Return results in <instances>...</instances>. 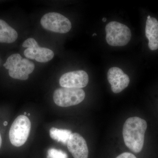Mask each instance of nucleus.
<instances>
[{
	"label": "nucleus",
	"instance_id": "1",
	"mask_svg": "<svg viewBox=\"0 0 158 158\" xmlns=\"http://www.w3.org/2000/svg\"><path fill=\"white\" fill-rule=\"evenodd\" d=\"M147 123L144 119L132 117L127 119L123 130V140L127 147L135 153L141 152L144 144Z\"/></svg>",
	"mask_w": 158,
	"mask_h": 158
},
{
	"label": "nucleus",
	"instance_id": "2",
	"mask_svg": "<svg viewBox=\"0 0 158 158\" xmlns=\"http://www.w3.org/2000/svg\"><path fill=\"white\" fill-rule=\"evenodd\" d=\"M9 70L10 77L13 79L25 81L35 68V65L28 59L23 58L19 54L11 55L3 65Z\"/></svg>",
	"mask_w": 158,
	"mask_h": 158
},
{
	"label": "nucleus",
	"instance_id": "3",
	"mask_svg": "<svg viewBox=\"0 0 158 158\" xmlns=\"http://www.w3.org/2000/svg\"><path fill=\"white\" fill-rule=\"evenodd\" d=\"M106 40L112 46H123L131 40V33L127 26L116 21L111 22L106 27Z\"/></svg>",
	"mask_w": 158,
	"mask_h": 158
},
{
	"label": "nucleus",
	"instance_id": "4",
	"mask_svg": "<svg viewBox=\"0 0 158 158\" xmlns=\"http://www.w3.org/2000/svg\"><path fill=\"white\" fill-rule=\"evenodd\" d=\"M31 122L25 115H20L11 125L9 138L12 145L15 147L22 146L25 143L31 130Z\"/></svg>",
	"mask_w": 158,
	"mask_h": 158
},
{
	"label": "nucleus",
	"instance_id": "5",
	"mask_svg": "<svg viewBox=\"0 0 158 158\" xmlns=\"http://www.w3.org/2000/svg\"><path fill=\"white\" fill-rule=\"evenodd\" d=\"M85 93L81 88H62L55 90L53 100L57 106L67 107L81 102L85 98Z\"/></svg>",
	"mask_w": 158,
	"mask_h": 158
},
{
	"label": "nucleus",
	"instance_id": "6",
	"mask_svg": "<svg viewBox=\"0 0 158 158\" xmlns=\"http://www.w3.org/2000/svg\"><path fill=\"white\" fill-rule=\"evenodd\" d=\"M40 24L46 30L59 34L68 33L72 27L69 20L57 12H49L44 15L40 20Z\"/></svg>",
	"mask_w": 158,
	"mask_h": 158
},
{
	"label": "nucleus",
	"instance_id": "7",
	"mask_svg": "<svg viewBox=\"0 0 158 158\" xmlns=\"http://www.w3.org/2000/svg\"><path fill=\"white\" fill-rule=\"evenodd\" d=\"M89 77L84 70L69 72L62 75L59 84L62 88H81L88 85Z\"/></svg>",
	"mask_w": 158,
	"mask_h": 158
},
{
	"label": "nucleus",
	"instance_id": "8",
	"mask_svg": "<svg viewBox=\"0 0 158 158\" xmlns=\"http://www.w3.org/2000/svg\"><path fill=\"white\" fill-rule=\"evenodd\" d=\"M107 78L111 89L114 93H120L127 88L130 83L128 76L118 67L110 68L108 71Z\"/></svg>",
	"mask_w": 158,
	"mask_h": 158
},
{
	"label": "nucleus",
	"instance_id": "9",
	"mask_svg": "<svg viewBox=\"0 0 158 158\" xmlns=\"http://www.w3.org/2000/svg\"><path fill=\"white\" fill-rule=\"evenodd\" d=\"M67 146L74 158H88V149L86 141L78 133L71 134Z\"/></svg>",
	"mask_w": 158,
	"mask_h": 158
},
{
	"label": "nucleus",
	"instance_id": "10",
	"mask_svg": "<svg viewBox=\"0 0 158 158\" xmlns=\"http://www.w3.org/2000/svg\"><path fill=\"white\" fill-rule=\"evenodd\" d=\"M24 55L28 59H35L37 62H46L53 58L54 53L50 49L41 48L37 45L32 48L26 49Z\"/></svg>",
	"mask_w": 158,
	"mask_h": 158
},
{
	"label": "nucleus",
	"instance_id": "11",
	"mask_svg": "<svg viewBox=\"0 0 158 158\" xmlns=\"http://www.w3.org/2000/svg\"><path fill=\"white\" fill-rule=\"evenodd\" d=\"M145 36L148 40V47L152 51L158 49V21L153 17L147 19L145 27Z\"/></svg>",
	"mask_w": 158,
	"mask_h": 158
},
{
	"label": "nucleus",
	"instance_id": "12",
	"mask_svg": "<svg viewBox=\"0 0 158 158\" xmlns=\"http://www.w3.org/2000/svg\"><path fill=\"white\" fill-rule=\"evenodd\" d=\"M18 38L17 32L5 21L0 19V43L10 44Z\"/></svg>",
	"mask_w": 158,
	"mask_h": 158
},
{
	"label": "nucleus",
	"instance_id": "13",
	"mask_svg": "<svg viewBox=\"0 0 158 158\" xmlns=\"http://www.w3.org/2000/svg\"><path fill=\"white\" fill-rule=\"evenodd\" d=\"M51 138L58 142L67 145V142L71 135V131L66 129H59L55 127L51 128L49 131Z\"/></svg>",
	"mask_w": 158,
	"mask_h": 158
},
{
	"label": "nucleus",
	"instance_id": "14",
	"mask_svg": "<svg viewBox=\"0 0 158 158\" xmlns=\"http://www.w3.org/2000/svg\"><path fill=\"white\" fill-rule=\"evenodd\" d=\"M48 158H68L67 154L61 150L51 148L48 151Z\"/></svg>",
	"mask_w": 158,
	"mask_h": 158
},
{
	"label": "nucleus",
	"instance_id": "15",
	"mask_svg": "<svg viewBox=\"0 0 158 158\" xmlns=\"http://www.w3.org/2000/svg\"><path fill=\"white\" fill-rule=\"evenodd\" d=\"M38 45V44L36 40L34 38H29L26 40L23 44V47L24 48H32Z\"/></svg>",
	"mask_w": 158,
	"mask_h": 158
},
{
	"label": "nucleus",
	"instance_id": "16",
	"mask_svg": "<svg viewBox=\"0 0 158 158\" xmlns=\"http://www.w3.org/2000/svg\"><path fill=\"white\" fill-rule=\"evenodd\" d=\"M116 158H137L135 156L130 152H124L119 155Z\"/></svg>",
	"mask_w": 158,
	"mask_h": 158
},
{
	"label": "nucleus",
	"instance_id": "17",
	"mask_svg": "<svg viewBox=\"0 0 158 158\" xmlns=\"http://www.w3.org/2000/svg\"><path fill=\"white\" fill-rule=\"evenodd\" d=\"M2 138L1 137V134H0V148H1V146H2Z\"/></svg>",
	"mask_w": 158,
	"mask_h": 158
},
{
	"label": "nucleus",
	"instance_id": "18",
	"mask_svg": "<svg viewBox=\"0 0 158 158\" xmlns=\"http://www.w3.org/2000/svg\"><path fill=\"white\" fill-rule=\"evenodd\" d=\"M102 21L103 22H106L107 21L106 18H103L102 19Z\"/></svg>",
	"mask_w": 158,
	"mask_h": 158
},
{
	"label": "nucleus",
	"instance_id": "19",
	"mask_svg": "<svg viewBox=\"0 0 158 158\" xmlns=\"http://www.w3.org/2000/svg\"><path fill=\"white\" fill-rule=\"evenodd\" d=\"M8 125V122H7V121H5L4 123V125L5 126H6Z\"/></svg>",
	"mask_w": 158,
	"mask_h": 158
},
{
	"label": "nucleus",
	"instance_id": "20",
	"mask_svg": "<svg viewBox=\"0 0 158 158\" xmlns=\"http://www.w3.org/2000/svg\"><path fill=\"white\" fill-rule=\"evenodd\" d=\"M97 36V34H95V33H94V34L93 35H92V36Z\"/></svg>",
	"mask_w": 158,
	"mask_h": 158
},
{
	"label": "nucleus",
	"instance_id": "21",
	"mask_svg": "<svg viewBox=\"0 0 158 158\" xmlns=\"http://www.w3.org/2000/svg\"><path fill=\"white\" fill-rule=\"evenodd\" d=\"M151 17V16H150V15H148V16L147 19H148L150 18Z\"/></svg>",
	"mask_w": 158,
	"mask_h": 158
},
{
	"label": "nucleus",
	"instance_id": "22",
	"mask_svg": "<svg viewBox=\"0 0 158 158\" xmlns=\"http://www.w3.org/2000/svg\"><path fill=\"white\" fill-rule=\"evenodd\" d=\"M26 114H27V113H26V112H25V113H24V115H25V116Z\"/></svg>",
	"mask_w": 158,
	"mask_h": 158
},
{
	"label": "nucleus",
	"instance_id": "23",
	"mask_svg": "<svg viewBox=\"0 0 158 158\" xmlns=\"http://www.w3.org/2000/svg\"><path fill=\"white\" fill-rule=\"evenodd\" d=\"M28 116H30V113H28Z\"/></svg>",
	"mask_w": 158,
	"mask_h": 158
}]
</instances>
